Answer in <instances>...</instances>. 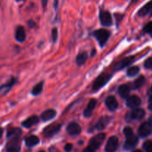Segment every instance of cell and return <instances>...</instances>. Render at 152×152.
I'll return each mask as SVG.
<instances>
[{"instance_id": "9", "label": "cell", "mask_w": 152, "mask_h": 152, "mask_svg": "<svg viewBox=\"0 0 152 152\" xmlns=\"http://www.w3.org/2000/svg\"><path fill=\"white\" fill-rule=\"evenodd\" d=\"M99 19L103 26L109 27L112 25V18L111 13L106 10H101L99 13Z\"/></svg>"}, {"instance_id": "33", "label": "cell", "mask_w": 152, "mask_h": 152, "mask_svg": "<svg viewBox=\"0 0 152 152\" xmlns=\"http://www.w3.org/2000/svg\"><path fill=\"white\" fill-rule=\"evenodd\" d=\"M72 148H73V145L71 143L66 144L65 146V151H67V152H70L71 150H72Z\"/></svg>"}, {"instance_id": "21", "label": "cell", "mask_w": 152, "mask_h": 152, "mask_svg": "<svg viewBox=\"0 0 152 152\" xmlns=\"http://www.w3.org/2000/svg\"><path fill=\"white\" fill-rule=\"evenodd\" d=\"M56 113L55 110L48 109L47 111H45L41 114V119L43 121H48V120H52L56 116Z\"/></svg>"}, {"instance_id": "6", "label": "cell", "mask_w": 152, "mask_h": 152, "mask_svg": "<svg viewBox=\"0 0 152 152\" xmlns=\"http://www.w3.org/2000/svg\"><path fill=\"white\" fill-rule=\"evenodd\" d=\"M61 126L62 125L60 124H51L49 125L46 128H45L44 131H43V134L45 137H51L54 136L56 134L59 132L60 130Z\"/></svg>"}, {"instance_id": "8", "label": "cell", "mask_w": 152, "mask_h": 152, "mask_svg": "<svg viewBox=\"0 0 152 152\" xmlns=\"http://www.w3.org/2000/svg\"><path fill=\"white\" fill-rule=\"evenodd\" d=\"M119 146L118 138L115 136L111 137L108 139L105 145V151L106 152H115Z\"/></svg>"}, {"instance_id": "20", "label": "cell", "mask_w": 152, "mask_h": 152, "mask_svg": "<svg viewBox=\"0 0 152 152\" xmlns=\"http://www.w3.org/2000/svg\"><path fill=\"white\" fill-rule=\"evenodd\" d=\"M39 123V118L37 116H32L25 120V121L22 122V125L23 127L26 128V129H29V128L32 127L34 125L37 124Z\"/></svg>"}, {"instance_id": "15", "label": "cell", "mask_w": 152, "mask_h": 152, "mask_svg": "<svg viewBox=\"0 0 152 152\" xmlns=\"http://www.w3.org/2000/svg\"><path fill=\"white\" fill-rule=\"evenodd\" d=\"M111 120V118L109 117H102L96 122V123L94 126V129L96 130H102L105 129L110 121Z\"/></svg>"}, {"instance_id": "11", "label": "cell", "mask_w": 152, "mask_h": 152, "mask_svg": "<svg viewBox=\"0 0 152 152\" xmlns=\"http://www.w3.org/2000/svg\"><path fill=\"white\" fill-rule=\"evenodd\" d=\"M134 56H129V57L124 58V59H121L120 62H118L114 65V71H120L123 68L127 67L128 65H131L134 62Z\"/></svg>"}, {"instance_id": "36", "label": "cell", "mask_w": 152, "mask_h": 152, "mask_svg": "<svg viewBox=\"0 0 152 152\" xmlns=\"http://www.w3.org/2000/svg\"><path fill=\"white\" fill-rule=\"evenodd\" d=\"M48 0H42V4L43 7H45L46 5L48 4Z\"/></svg>"}, {"instance_id": "30", "label": "cell", "mask_w": 152, "mask_h": 152, "mask_svg": "<svg viewBox=\"0 0 152 152\" xmlns=\"http://www.w3.org/2000/svg\"><path fill=\"white\" fill-rule=\"evenodd\" d=\"M144 66L147 69H152V57L148 58L144 62Z\"/></svg>"}, {"instance_id": "14", "label": "cell", "mask_w": 152, "mask_h": 152, "mask_svg": "<svg viewBox=\"0 0 152 152\" xmlns=\"http://www.w3.org/2000/svg\"><path fill=\"white\" fill-rule=\"evenodd\" d=\"M81 127L77 123H71L67 127V132L71 136L77 135L81 132Z\"/></svg>"}, {"instance_id": "5", "label": "cell", "mask_w": 152, "mask_h": 152, "mask_svg": "<svg viewBox=\"0 0 152 152\" xmlns=\"http://www.w3.org/2000/svg\"><path fill=\"white\" fill-rule=\"evenodd\" d=\"M145 111L142 108H134L132 111L126 114V120L128 121H132V120H141L142 117L145 116Z\"/></svg>"}, {"instance_id": "18", "label": "cell", "mask_w": 152, "mask_h": 152, "mask_svg": "<svg viewBox=\"0 0 152 152\" xmlns=\"http://www.w3.org/2000/svg\"><path fill=\"white\" fill-rule=\"evenodd\" d=\"M16 79L13 78L8 82V83L5 85H3L0 87V96H2L5 95L6 94L8 93L10 90L11 89V87L16 83Z\"/></svg>"}, {"instance_id": "1", "label": "cell", "mask_w": 152, "mask_h": 152, "mask_svg": "<svg viewBox=\"0 0 152 152\" xmlns=\"http://www.w3.org/2000/svg\"><path fill=\"white\" fill-rule=\"evenodd\" d=\"M22 134L21 129L14 128L7 132V138L9 139L6 146L7 152H19L21 148L20 137Z\"/></svg>"}, {"instance_id": "34", "label": "cell", "mask_w": 152, "mask_h": 152, "mask_svg": "<svg viewBox=\"0 0 152 152\" xmlns=\"http://www.w3.org/2000/svg\"><path fill=\"white\" fill-rule=\"evenodd\" d=\"M28 25L30 28H33L35 27L36 23L34 20H29L28 21Z\"/></svg>"}, {"instance_id": "26", "label": "cell", "mask_w": 152, "mask_h": 152, "mask_svg": "<svg viewBox=\"0 0 152 152\" xmlns=\"http://www.w3.org/2000/svg\"><path fill=\"white\" fill-rule=\"evenodd\" d=\"M43 90V82H40L36 85L32 90V94L34 95H39Z\"/></svg>"}, {"instance_id": "42", "label": "cell", "mask_w": 152, "mask_h": 152, "mask_svg": "<svg viewBox=\"0 0 152 152\" xmlns=\"http://www.w3.org/2000/svg\"><path fill=\"white\" fill-rule=\"evenodd\" d=\"M133 152H142V151L140 149H137V150H134Z\"/></svg>"}, {"instance_id": "13", "label": "cell", "mask_w": 152, "mask_h": 152, "mask_svg": "<svg viewBox=\"0 0 152 152\" xmlns=\"http://www.w3.org/2000/svg\"><path fill=\"white\" fill-rule=\"evenodd\" d=\"M105 105L111 111H114L118 108V102L114 96H109L105 99Z\"/></svg>"}, {"instance_id": "39", "label": "cell", "mask_w": 152, "mask_h": 152, "mask_svg": "<svg viewBox=\"0 0 152 152\" xmlns=\"http://www.w3.org/2000/svg\"><path fill=\"white\" fill-rule=\"evenodd\" d=\"M2 134H3V129L2 128L0 127V138H1V136H2Z\"/></svg>"}, {"instance_id": "2", "label": "cell", "mask_w": 152, "mask_h": 152, "mask_svg": "<svg viewBox=\"0 0 152 152\" xmlns=\"http://www.w3.org/2000/svg\"><path fill=\"white\" fill-rule=\"evenodd\" d=\"M93 35L99 42L101 47H103L110 37L111 33L105 29H99L93 33Z\"/></svg>"}, {"instance_id": "19", "label": "cell", "mask_w": 152, "mask_h": 152, "mask_svg": "<svg viewBox=\"0 0 152 152\" xmlns=\"http://www.w3.org/2000/svg\"><path fill=\"white\" fill-rule=\"evenodd\" d=\"M15 37L18 42H23L26 38V34H25V28L22 26H18L16 30V34H15Z\"/></svg>"}, {"instance_id": "22", "label": "cell", "mask_w": 152, "mask_h": 152, "mask_svg": "<svg viewBox=\"0 0 152 152\" xmlns=\"http://www.w3.org/2000/svg\"><path fill=\"white\" fill-rule=\"evenodd\" d=\"M118 94L122 98H127L130 94V88L128 85H122L118 88Z\"/></svg>"}, {"instance_id": "3", "label": "cell", "mask_w": 152, "mask_h": 152, "mask_svg": "<svg viewBox=\"0 0 152 152\" xmlns=\"http://www.w3.org/2000/svg\"><path fill=\"white\" fill-rule=\"evenodd\" d=\"M111 76L108 74H102L95 80L94 82L93 86H92V89L93 91H98L99 89L102 88L105 85L108 83V82L111 80Z\"/></svg>"}, {"instance_id": "32", "label": "cell", "mask_w": 152, "mask_h": 152, "mask_svg": "<svg viewBox=\"0 0 152 152\" xmlns=\"http://www.w3.org/2000/svg\"><path fill=\"white\" fill-rule=\"evenodd\" d=\"M57 38H58V31L56 28H54L53 30H52V39H53V42H55L56 41Z\"/></svg>"}, {"instance_id": "37", "label": "cell", "mask_w": 152, "mask_h": 152, "mask_svg": "<svg viewBox=\"0 0 152 152\" xmlns=\"http://www.w3.org/2000/svg\"><path fill=\"white\" fill-rule=\"evenodd\" d=\"M83 152H95V151L94 150L91 149V148H87L86 149H85Z\"/></svg>"}, {"instance_id": "16", "label": "cell", "mask_w": 152, "mask_h": 152, "mask_svg": "<svg viewBox=\"0 0 152 152\" xmlns=\"http://www.w3.org/2000/svg\"><path fill=\"white\" fill-rule=\"evenodd\" d=\"M96 100L95 99H91L90 102L88 104L87 107L86 108L84 111V116L86 117H90L93 114V111L96 105Z\"/></svg>"}, {"instance_id": "27", "label": "cell", "mask_w": 152, "mask_h": 152, "mask_svg": "<svg viewBox=\"0 0 152 152\" xmlns=\"http://www.w3.org/2000/svg\"><path fill=\"white\" fill-rule=\"evenodd\" d=\"M140 72V68L137 66H132L127 71V75L129 77H134Z\"/></svg>"}, {"instance_id": "25", "label": "cell", "mask_w": 152, "mask_h": 152, "mask_svg": "<svg viewBox=\"0 0 152 152\" xmlns=\"http://www.w3.org/2000/svg\"><path fill=\"white\" fill-rule=\"evenodd\" d=\"M145 79L144 77H140L139 78L137 79L134 83L132 84V88L134 89H138L140 88V87H142L144 84H145Z\"/></svg>"}, {"instance_id": "7", "label": "cell", "mask_w": 152, "mask_h": 152, "mask_svg": "<svg viewBox=\"0 0 152 152\" xmlns=\"http://www.w3.org/2000/svg\"><path fill=\"white\" fill-rule=\"evenodd\" d=\"M152 132V126L149 122H145L142 123L138 129V134L141 137H147Z\"/></svg>"}, {"instance_id": "31", "label": "cell", "mask_w": 152, "mask_h": 152, "mask_svg": "<svg viewBox=\"0 0 152 152\" xmlns=\"http://www.w3.org/2000/svg\"><path fill=\"white\" fill-rule=\"evenodd\" d=\"M123 133H124V134L126 135V137H128V136H130V135L133 134V130H132V128L130 127H126L124 129V130H123Z\"/></svg>"}, {"instance_id": "40", "label": "cell", "mask_w": 152, "mask_h": 152, "mask_svg": "<svg viewBox=\"0 0 152 152\" xmlns=\"http://www.w3.org/2000/svg\"><path fill=\"white\" fill-rule=\"evenodd\" d=\"M149 123L152 126V116H151L149 118Z\"/></svg>"}, {"instance_id": "4", "label": "cell", "mask_w": 152, "mask_h": 152, "mask_svg": "<svg viewBox=\"0 0 152 152\" xmlns=\"http://www.w3.org/2000/svg\"><path fill=\"white\" fill-rule=\"evenodd\" d=\"M105 138V134L104 133H100L95 135L94 137H93L91 139L88 144V148L96 151V150L98 149L99 147L102 145Z\"/></svg>"}, {"instance_id": "10", "label": "cell", "mask_w": 152, "mask_h": 152, "mask_svg": "<svg viewBox=\"0 0 152 152\" xmlns=\"http://www.w3.org/2000/svg\"><path fill=\"white\" fill-rule=\"evenodd\" d=\"M138 143V138L136 135L133 134L130 135V136L126 137V140L125 142L123 148L126 150L129 151V150H132L137 145Z\"/></svg>"}, {"instance_id": "45", "label": "cell", "mask_w": 152, "mask_h": 152, "mask_svg": "<svg viewBox=\"0 0 152 152\" xmlns=\"http://www.w3.org/2000/svg\"><path fill=\"white\" fill-rule=\"evenodd\" d=\"M151 91H152V86H151Z\"/></svg>"}, {"instance_id": "38", "label": "cell", "mask_w": 152, "mask_h": 152, "mask_svg": "<svg viewBox=\"0 0 152 152\" xmlns=\"http://www.w3.org/2000/svg\"><path fill=\"white\" fill-rule=\"evenodd\" d=\"M50 152H59V151H58L56 148H54V147H52V148H50Z\"/></svg>"}, {"instance_id": "43", "label": "cell", "mask_w": 152, "mask_h": 152, "mask_svg": "<svg viewBox=\"0 0 152 152\" xmlns=\"http://www.w3.org/2000/svg\"><path fill=\"white\" fill-rule=\"evenodd\" d=\"M16 1H18V2H19V1H25V0H16Z\"/></svg>"}, {"instance_id": "17", "label": "cell", "mask_w": 152, "mask_h": 152, "mask_svg": "<svg viewBox=\"0 0 152 152\" xmlns=\"http://www.w3.org/2000/svg\"><path fill=\"white\" fill-rule=\"evenodd\" d=\"M140 16H145L147 15L152 16V0L143 6L138 12Z\"/></svg>"}, {"instance_id": "12", "label": "cell", "mask_w": 152, "mask_h": 152, "mask_svg": "<svg viewBox=\"0 0 152 152\" xmlns=\"http://www.w3.org/2000/svg\"><path fill=\"white\" fill-rule=\"evenodd\" d=\"M141 104V99L139 96L136 95H132V96H129L126 99V105L129 108H136Z\"/></svg>"}, {"instance_id": "24", "label": "cell", "mask_w": 152, "mask_h": 152, "mask_svg": "<svg viewBox=\"0 0 152 152\" xmlns=\"http://www.w3.org/2000/svg\"><path fill=\"white\" fill-rule=\"evenodd\" d=\"M88 59V53L86 52H82L79 53L76 58V62L78 65H83Z\"/></svg>"}, {"instance_id": "29", "label": "cell", "mask_w": 152, "mask_h": 152, "mask_svg": "<svg viewBox=\"0 0 152 152\" xmlns=\"http://www.w3.org/2000/svg\"><path fill=\"white\" fill-rule=\"evenodd\" d=\"M143 31H145V33H148V34H150L152 35V21L150 22L149 23L147 24L143 28Z\"/></svg>"}, {"instance_id": "35", "label": "cell", "mask_w": 152, "mask_h": 152, "mask_svg": "<svg viewBox=\"0 0 152 152\" xmlns=\"http://www.w3.org/2000/svg\"><path fill=\"white\" fill-rule=\"evenodd\" d=\"M148 108L150 111H152V95L150 96L149 99H148Z\"/></svg>"}, {"instance_id": "23", "label": "cell", "mask_w": 152, "mask_h": 152, "mask_svg": "<svg viewBox=\"0 0 152 152\" xmlns=\"http://www.w3.org/2000/svg\"><path fill=\"white\" fill-rule=\"evenodd\" d=\"M39 142V139L37 136H34V135L28 137L25 139V143H26L27 146L28 147L34 146V145H37Z\"/></svg>"}, {"instance_id": "41", "label": "cell", "mask_w": 152, "mask_h": 152, "mask_svg": "<svg viewBox=\"0 0 152 152\" xmlns=\"http://www.w3.org/2000/svg\"><path fill=\"white\" fill-rule=\"evenodd\" d=\"M137 1H138V0H132V2H131V4H133V3L137 2Z\"/></svg>"}, {"instance_id": "28", "label": "cell", "mask_w": 152, "mask_h": 152, "mask_svg": "<svg viewBox=\"0 0 152 152\" xmlns=\"http://www.w3.org/2000/svg\"><path fill=\"white\" fill-rule=\"evenodd\" d=\"M143 148L146 152H152V141L148 140L144 142Z\"/></svg>"}, {"instance_id": "44", "label": "cell", "mask_w": 152, "mask_h": 152, "mask_svg": "<svg viewBox=\"0 0 152 152\" xmlns=\"http://www.w3.org/2000/svg\"><path fill=\"white\" fill-rule=\"evenodd\" d=\"M39 152H45V151H40Z\"/></svg>"}]
</instances>
